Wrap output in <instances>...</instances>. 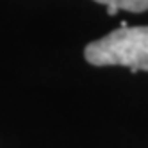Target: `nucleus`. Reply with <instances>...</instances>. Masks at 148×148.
Instances as JSON below:
<instances>
[{
    "mask_svg": "<svg viewBox=\"0 0 148 148\" xmlns=\"http://www.w3.org/2000/svg\"><path fill=\"white\" fill-rule=\"evenodd\" d=\"M105 5L107 14H116L118 11H130V13H143L148 9V0H95Z\"/></svg>",
    "mask_w": 148,
    "mask_h": 148,
    "instance_id": "f03ea898",
    "label": "nucleus"
},
{
    "mask_svg": "<svg viewBox=\"0 0 148 148\" xmlns=\"http://www.w3.org/2000/svg\"><path fill=\"white\" fill-rule=\"evenodd\" d=\"M93 66H127L132 73L148 71V25L120 27L84 50Z\"/></svg>",
    "mask_w": 148,
    "mask_h": 148,
    "instance_id": "f257e3e1",
    "label": "nucleus"
}]
</instances>
